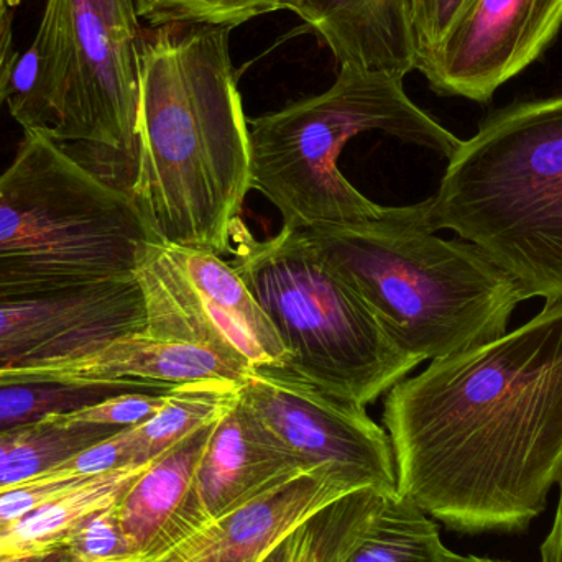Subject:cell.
<instances>
[{
    "label": "cell",
    "instance_id": "cell-1",
    "mask_svg": "<svg viewBox=\"0 0 562 562\" xmlns=\"http://www.w3.org/2000/svg\"><path fill=\"white\" fill-rule=\"evenodd\" d=\"M396 491L459 533H520L562 475V301L386 393Z\"/></svg>",
    "mask_w": 562,
    "mask_h": 562
},
{
    "label": "cell",
    "instance_id": "cell-2",
    "mask_svg": "<svg viewBox=\"0 0 562 562\" xmlns=\"http://www.w3.org/2000/svg\"><path fill=\"white\" fill-rule=\"evenodd\" d=\"M231 26L144 33L135 175L128 193L164 243L224 256L250 181V132Z\"/></svg>",
    "mask_w": 562,
    "mask_h": 562
},
{
    "label": "cell",
    "instance_id": "cell-3",
    "mask_svg": "<svg viewBox=\"0 0 562 562\" xmlns=\"http://www.w3.org/2000/svg\"><path fill=\"white\" fill-rule=\"evenodd\" d=\"M304 233L385 333L422 362L498 339L527 301L474 244L436 236L426 201L390 207L382 220Z\"/></svg>",
    "mask_w": 562,
    "mask_h": 562
},
{
    "label": "cell",
    "instance_id": "cell-4",
    "mask_svg": "<svg viewBox=\"0 0 562 562\" xmlns=\"http://www.w3.org/2000/svg\"><path fill=\"white\" fill-rule=\"evenodd\" d=\"M429 226L474 244L527 300L562 301V95L492 112L449 158Z\"/></svg>",
    "mask_w": 562,
    "mask_h": 562
},
{
    "label": "cell",
    "instance_id": "cell-5",
    "mask_svg": "<svg viewBox=\"0 0 562 562\" xmlns=\"http://www.w3.org/2000/svg\"><path fill=\"white\" fill-rule=\"evenodd\" d=\"M160 243L127 188L43 132H23L0 175V296L131 279Z\"/></svg>",
    "mask_w": 562,
    "mask_h": 562
},
{
    "label": "cell",
    "instance_id": "cell-6",
    "mask_svg": "<svg viewBox=\"0 0 562 562\" xmlns=\"http://www.w3.org/2000/svg\"><path fill=\"white\" fill-rule=\"evenodd\" d=\"M250 181L283 216V227L382 220L390 207L367 200L339 170L340 154L367 132L451 158L462 144L419 109L403 79L340 68L323 94L249 121Z\"/></svg>",
    "mask_w": 562,
    "mask_h": 562
},
{
    "label": "cell",
    "instance_id": "cell-7",
    "mask_svg": "<svg viewBox=\"0 0 562 562\" xmlns=\"http://www.w3.org/2000/svg\"><path fill=\"white\" fill-rule=\"evenodd\" d=\"M234 267L290 353V370L334 398L372 405L422 360L403 350L317 254L304 231L257 240L243 221Z\"/></svg>",
    "mask_w": 562,
    "mask_h": 562
},
{
    "label": "cell",
    "instance_id": "cell-8",
    "mask_svg": "<svg viewBox=\"0 0 562 562\" xmlns=\"http://www.w3.org/2000/svg\"><path fill=\"white\" fill-rule=\"evenodd\" d=\"M137 0H46L29 78L7 99L23 132L135 160L144 33Z\"/></svg>",
    "mask_w": 562,
    "mask_h": 562
},
{
    "label": "cell",
    "instance_id": "cell-9",
    "mask_svg": "<svg viewBox=\"0 0 562 562\" xmlns=\"http://www.w3.org/2000/svg\"><path fill=\"white\" fill-rule=\"evenodd\" d=\"M147 336L216 350L249 369H286L290 353L259 301L210 250L155 244L135 272Z\"/></svg>",
    "mask_w": 562,
    "mask_h": 562
},
{
    "label": "cell",
    "instance_id": "cell-10",
    "mask_svg": "<svg viewBox=\"0 0 562 562\" xmlns=\"http://www.w3.org/2000/svg\"><path fill=\"white\" fill-rule=\"evenodd\" d=\"M239 392L304 474L347 492H398L389 432L363 406L326 395L284 369H254Z\"/></svg>",
    "mask_w": 562,
    "mask_h": 562
},
{
    "label": "cell",
    "instance_id": "cell-11",
    "mask_svg": "<svg viewBox=\"0 0 562 562\" xmlns=\"http://www.w3.org/2000/svg\"><path fill=\"white\" fill-rule=\"evenodd\" d=\"M135 277L49 293L0 296V370L65 366L145 333Z\"/></svg>",
    "mask_w": 562,
    "mask_h": 562
},
{
    "label": "cell",
    "instance_id": "cell-12",
    "mask_svg": "<svg viewBox=\"0 0 562 562\" xmlns=\"http://www.w3.org/2000/svg\"><path fill=\"white\" fill-rule=\"evenodd\" d=\"M561 26L562 0H474L418 69L438 94L487 104L544 55Z\"/></svg>",
    "mask_w": 562,
    "mask_h": 562
},
{
    "label": "cell",
    "instance_id": "cell-13",
    "mask_svg": "<svg viewBox=\"0 0 562 562\" xmlns=\"http://www.w3.org/2000/svg\"><path fill=\"white\" fill-rule=\"evenodd\" d=\"M216 422L148 462L119 502L122 527L140 557H165L213 524L198 487V465Z\"/></svg>",
    "mask_w": 562,
    "mask_h": 562
},
{
    "label": "cell",
    "instance_id": "cell-14",
    "mask_svg": "<svg viewBox=\"0 0 562 562\" xmlns=\"http://www.w3.org/2000/svg\"><path fill=\"white\" fill-rule=\"evenodd\" d=\"M300 474L296 459L239 392L211 431L198 465V487L216 521Z\"/></svg>",
    "mask_w": 562,
    "mask_h": 562
},
{
    "label": "cell",
    "instance_id": "cell-15",
    "mask_svg": "<svg viewBox=\"0 0 562 562\" xmlns=\"http://www.w3.org/2000/svg\"><path fill=\"white\" fill-rule=\"evenodd\" d=\"M326 42L340 68L405 79L418 68L413 0H277Z\"/></svg>",
    "mask_w": 562,
    "mask_h": 562
},
{
    "label": "cell",
    "instance_id": "cell-16",
    "mask_svg": "<svg viewBox=\"0 0 562 562\" xmlns=\"http://www.w3.org/2000/svg\"><path fill=\"white\" fill-rule=\"evenodd\" d=\"M350 494L356 492L327 479L296 475L213 521L198 537L190 562H259L314 515Z\"/></svg>",
    "mask_w": 562,
    "mask_h": 562
},
{
    "label": "cell",
    "instance_id": "cell-17",
    "mask_svg": "<svg viewBox=\"0 0 562 562\" xmlns=\"http://www.w3.org/2000/svg\"><path fill=\"white\" fill-rule=\"evenodd\" d=\"M69 366L98 379L137 380L168 386L210 379L240 383L254 370L207 347L157 339L144 333L121 337Z\"/></svg>",
    "mask_w": 562,
    "mask_h": 562
},
{
    "label": "cell",
    "instance_id": "cell-18",
    "mask_svg": "<svg viewBox=\"0 0 562 562\" xmlns=\"http://www.w3.org/2000/svg\"><path fill=\"white\" fill-rule=\"evenodd\" d=\"M171 386L88 376L65 366L0 370V431L69 415L127 392L164 395Z\"/></svg>",
    "mask_w": 562,
    "mask_h": 562
},
{
    "label": "cell",
    "instance_id": "cell-19",
    "mask_svg": "<svg viewBox=\"0 0 562 562\" xmlns=\"http://www.w3.org/2000/svg\"><path fill=\"white\" fill-rule=\"evenodd\" d=\"M451 553L431 517L395 492L367 505L329 562H446Z\"/></svg>",
    "mask_w": 562,
    "mask_h": 562
},
{
    "label": "cell",
    "instance_id": "cell-20",
    "mask_svg": "<svg viewBox=\"0 0 562 562\" xmlns=\"http://www.w3.org/2000/svg\"><path fill=\"white\" fill-rule=\"evenodd\" d=\"M144 465L85 479L71 491L5 528L0 553H48L63 550L66 537L85 518L119 504Z\"/></svg>",
    "mask_w": 562,
    "mask_h": 562
},
{
    "label": "cell",
    "instance_id": "cell-21",
    "mask_svg": "<svg viewBox=\"0 0 562 562\" xmlns=\"http://www.w3.org/2000/svg\"><path fill=\"white\" fill-rule=\"evenodd\" d=\"M239 389V382L221 379L171 386L161 408L131 428L137 464H148L198 429L216 422L236 402Z\"/></svg>",
    "mask_w": 562,
    "mask_h": 562
},
{
    "label": "cell",
    "instance_id": "cell-22",
    "mask_svg": "<svg viewBox=\"0 0 562 562\" xmlns=\"http://www.w3.org/2000/svg\"><path fill=\"white\" fill-rule=\"evenodd\" d=\"M108 435L101 426L71 423L63 416L0 431V492L59 468Z\"/></svg>",
    "mask_w": 562,
    "mask_h": 562
},
{
    "label": "cell",
    "instance_id": "cell-23",
    "mask_svg": "<svg viewBox=\"0 0 562 562\" xmlns=\"http://www.w3.org/2000/svg\"><path fill=\"white\" fill-rule=\"evenodd\" d=\"M138 15L154 26L171 23L243 25L266 13L277 12V0H137Z\"/></svg>",
    "mask_w": 562,
    "mask_h": 562
},
{
    "label": "cell",
    "instance_id": "cell-24",
    "mask_svg": "<svg viewBox=\"0 0 562 562\" xmlns=\"http://www.w3.org/2000/svg\"><path fill=\"white\" fill-rule=\"evenodd\" d=\"M63 548L76 562L128 560L140 557L122 527L117 504L85 518L66 537Z\"/></svg>",
    "mask_w": 562,
    "mask_h": 562
},
{
    "label": "cell",
    "instance_id": "cell-25",
    "mask_svg": "<svg viewBox=\"0 0 562 562\" xmlns=\"http://www.w3.org/2000/svg\"><path fill=\"white\" fill-rule=\"evenodd\" d=\"M85 479L88 477H79L56 468L32 481L22 482L0 492V525L7 528L16 524L43 505L61 497Z\"/></svg>",
    "mask_w": 562,
    "mask_h": 562
},
{
    "label": "cell",
    "instance_id": "cell-26",
    "mask_svg": "<svg viewBox=\"0 0 562 562\" xmlns=\"http://www.w3.org/2000/svg\"><path fill=\"white\" fill-rule=\"evenodd\" d=\"M165 395L147 392H127L102 400L95 405L65 416L68 422L104 428H134L150 419L165 402Z\"/></svg>",
    "mask_w": 562,
    "mask_h": 562
},
{
    "label": "cell",
    "instance_id": "cell-27",
    "mask_svg": "<svg viewBox=\"0 0 562 562\" xmlns=\"http://www.w3.org/2000/svg\"><path fill=\"white\" fill-rule=\"evenodd\" d=\"M472 2L474 0H413V33L418 65L445 42Z\"/></svg>",
    "mask_w": 562,
    "mask_h": 562
},
{
    "label": "cell",
    "instance_id": "cell-28",
    "mask_svg": "<svg viewBox=\"0 0 562 562\" xmlns=\"http://www.w3.org/2000/svg\"><path fill=\"white\" fill-rule=\"evenodd\" d=\"M132 465L140 464L135 461L131 428H125L82 449L81 452L63 462L59 469L79 477H94V475L121 471Z\"/></svg>",
    "mask_w": 562,
    "mask_h": 562
},
{
    "label": "cell",
    "instance_id": "cell-29",
    "mask_svg": "<svg viewBox=\"0 0 562 562\" xmlns=\"http://www.w3.org/2000/svg\"><path fill=\"white\" fill-rule=\"evenodd\" d=\"M13 0H0V108L7 104L19 68V52L13 43Z\"/></svg>",
    "mask_w": 562,
    "mask_h": 562
},
{
    "label": "cell",
    "instance_id": "cell-30",
    "mask_svg": "<svg viewBox=\"0 0 562 562\" xmlns=\"http://www.w3.org/2000/svg\"><path fill=\"white\" fill-rule=\"evenodd\" d=\"M558 485H560V502H558L557 517L547 540L541 544L540 562H562V475Z\"/></svg>",
    "mask_w": 562,
    "mask_h": 562
},
{
    "label": "cell",
    "instance_id": "cell-31",
    "mask_svg": "<svg viewBox=\"0 0 562 562\" xmlns=\"http://www.w3.org/2000/svg\"><path fill=\"white\" fill-rule=\"evenodd\" d=\"M201 535V533H200ZM198 535V537H200ZM184 543L183 547L177 548L171 553L165 554L160 558H128V560H115V561H98V562H190L196 553V538ZM76 562V561H75Z\"/></svg>",
    "mask_w": 562,
    "mask_h": 562
},
{
    "label": "cell",
    "instance_id": "cell-32",
    "mask_svg": "<svg viewBox=\"0 0 562 562\" xmlns=\"http://www.w3.org/2000/svg\"><path fill=\"white\" fill-rule=\"evenodd\" d=\"M446 562H502L495 560H488V558L479 557H461V554L451 553L449 560Z\"/></svg>",
    "mask_w": 562,
    "mask_h": 562
},
{
    "label": "cell",
    "instance_id": "cell-33",
    "mask_svg": "<svg viewBox=\"0 0 562 562\" xmlns=\"http://www.w3.org/2000/svg\"><path fill=\"white\" fill-rule=\"evenodd\" d=\"M3 533H5V527H3V525H0V540H2Z\"/></svg>",
    "mask_w": 562,
    "mask_h": 562
}]
</instances>
